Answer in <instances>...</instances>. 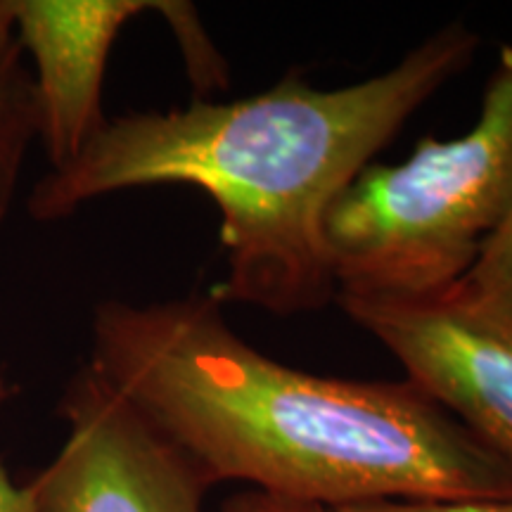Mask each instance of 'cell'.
Masks as SVG:
<instances>
[{
  "mask_svg": "<svg viewBox=\"0 0 512 512\" xmlns=\"http://www.w3.org/2000/svg\"><path fill=\"white\" fill-rule=\"evenodd\" d=\"M88 366L209 486L245 482L325 510L512 498L508 460L411 380L283 366L235 335L211 294L102 302Z\"/></svg>",
  "mask_w": 512,
  "mask_h": 512,
  "instance_id": "cell-1",
  "label": "cell"
},
{
  "mask_svg": "<svg viewBox=\"0 0 512 512\" xmlns=\"http://www.w3.org/2000/svg\"><path fill=\"white\" fill-rule=\"evenodd\" d=\"M479 36L439 29L389 72L320 91L297 74L233 102L107 119L81 157L34 185L36 221H60L110 192L195 185L221 211L226 278L211 297L275 316L337 299L323 223L403 124L470 64Z\"/></svg>",
  "mask_w": 512,
  "mask_h": 512,
  "instance_id": "cell-2",
  "label": "cell"
},
{
  "mask_svg": "<svg viewBox=\"0 0 512 512\" xmlns=\"http://www.w3.org/2000/svg\"><path fill=\"white\" fill-rule=\"evenodd\" d=\"M512 216V46L470 133L420 140L403 164H370L325 214L337 297L411 299L463 280Z\"/></svg>",
  "mask_w": 512,
  "mask_h": 512,
  "instance_id": "cell-3",
  "label": "cell"
},
{
  "mask_svg": "<svg viewBox=\"0 0 512 512\" xmlns=\"http://www.w3.org/2000/svg\"><path fill=\"white\" fill-rule=\"evenodd\" d=\"M408 380L512 465V306L458 285L411 299L337 297Z\"/></svg>",
  "mask_w": 512,
  "mask_h": 512,
  "instance_id": "cell-4",
  "label": "cell"
},
{
  "mask_svg": "<svg viewBox=\"0 0 512 512\" xmlns=\"http://www.w3.org/2000/svg\"><path fill=\"white\" fill-rule=\"evenodd\" d=\"M60 415L67 439L29 482L36 512H202L211 486L88 363L64 389Z\"/></svg>",
  "mask_w": 512,
  "mask_h": 512,
  "instance_id": "cell-5",
  "label": "cell"
},
{
  "mask_svg": "<svg viewBox=\"0 0 512 512\" xmlns=\"http://www.w3.org/2000/svg\"><path fill=\"white\" fill-rule=\"evenodd\" d=\"M31 57L38 140L53 171L72 166L107 124L102 81L121 29L145 12L166 19L171 3L150 0H5Z\"/></svg>",
  "mask_w": 512,
  "mask_h": 512,
  "instance_id": "cell-6",
  "label": "cell"
},
{
  "mask_svg": "<svg viewBox=\"0 0 512 512\" xmlns=\"http://www.w3.org/2000/svg\"><path fill=\"white\" fill-rule=\"evenodd\" d=\"M38 140V110L31 69L24 64L15 24L0 0V226L15 202L29 147Z\"/></svg>",
  "mask_w": 512,
  "mask_h": 512,
  "instance_id": "cell-7",
  "label": "cell"
},
{
  "mask_svg": "<svg viewBox=\"0 0 512 512\" xmlns=\"http://www.w3.org/2000/svg\"><path fill=\"white\" fill-rule=\"evenodd\" d=\"M456 285L477 299L512 306V216L486 242L477 264Z\"/></svg>",
  "mask_w": 512,
  "mask_h": 512,
  "instance_id": "cell-8",
  "label": "cell"
},
{
  "mask_svg": "<svg viewBox=\"0 0 512 512\" xmlns=\"http://www.w3.org/2000/svg\"><path fill=\"white\" fill-rule=\"evenodd\" d=\"M325 512H512V498H465V501H368Z\"/></svg>",
  "mask_w": 512,
  "mask_h": 512,
  "instance_id": "cell-9",
  "label": "cell"
},
{
  "mask_svg": "<svg viewBox=\"0 0 512 512\" xmlns=\"http://www.w3.org/2000/svg\"><path fill=\"white\" fill-rule=\"evenodd\" d=\"M221 512H325V508L313 503H299V501H287V498L268 496L261 491L247 489L240 494L230 496L223 503Z\"/></svg>",
  "mask_w": 512,
  "mask_h": 512,
  "instance_id": "cell-10",
  "label": "cell"
},
{
  "mask_svg": "<svg viewBox=\"0 0 512 512\" xmlns=\"http://www.w3.org/2000/svg\"><path fill=\"white\" fill-rule=\"evenodd\" d=\"M5 384L0 380V399L5 396ZM0 512H36L31 486H19L10 479L5 465L0 463Z\"/></svg>",
  "mask_w": 512,
  "mask_h": 512,
  "instance_id": "cell-11",
  "label": "cell"
}]
</instances>
